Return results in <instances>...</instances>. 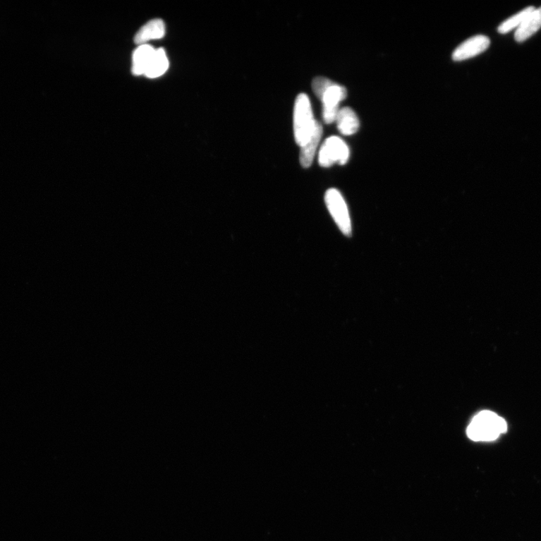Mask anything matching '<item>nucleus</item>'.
Here are the masks:
<instances>
[{"label":"nucleus","instance_id":"1","mask_svg":"<svg viewBox=\"0 0 541 541\" xmlns=\"http://www.w3.org/2000/svg\"><path fill=\"white\" fill-rule=\"evenodd\" d=\"M506 421L489 411H483L471 421L467 430L469 439L475 442H492L506 432Z\"/></svg>","mask_w":541,"mask_h":541},{"label":"nucleus","instance_id":"2","mask_svg":"<svg viewBox=\"0 0 541 541\" xmlns=\"http://www.w3.org/2000/svg\"><path fill=\"white\" fill-rule=\"evenodd\" d=\"M317 121L308 95H299L295 102L293 128L298 145L303 146L312 135Z\"/></svg>","mask_w":541,"mask_h":541},{"label":"nucleus","instance_id":"3","mask_svg":"<svg viewBox=\"0 0 541 541\" xmlns=\"http://www.w3.org/2000/svg\"><path fill=\"white\" fill-rule=\"evenodd\" d=\"M350 157V150L346 143L338 136H331L321 146L319 152L320 166L329 168L334 164L344 165Z\"/></svg>","mask_w":541,"mask_h":541},{"label":"nucleus","instance_id":"4","mask_svg":"<svg viewBox=\"0 0 541 541\" xmlns=\"http://www.w3.org/2000/svg\"><path fill=\"white\" fill-rule=\"evenodd\" d=\"M325 201L329 213L341 233L350 236L352 233L350 214L347 203L341 193L336 189H329L326 193Z\"/></svg>","mask_w":541,"mask_h":541},{"label":"nucleus","instance_id":"5","mask_svg":"<svg viewBox=\"0 0 541 541\" xmlns=\"http://www.w3.org/2000/svg\"><path fill=\"white\" fill-rule=\"evenodd\" d=\"M347 96L346 88L336 83H333L325 90L320 99L323 104V118L326 123L336 122L340 109V102L346 99Z\"/></svg>","mask_w":541,"mask_h":541},{"label":"nucleus","instance_id":"6","mask_svg":"<svg viewBox=\"0 0 541 541\" xmlns=\"http://www.w3.org/2000/svg\"><path fill=\"white\" fill-rule=\"evenodd\" d=\"M490 40L486 36L471 37L458 45L453 53L454 61H463L472 59L488 49Z\"/></svg>","mask_w":541,"mask_h":541},{"label":"nucleus","instance_id":"7","mask_svg":"<svg viewBox=\"0 0 541 541\" xmlns=\"http://www.w3.org/2000/svg\"><path fill=\"white\" fill-rule=\"evenodd\" d=\"M165 33L166 26L164 20L154 19L147 22L137 32L134 42L137 44H145L149 41L162 39Z\"/></svg>","mask_w":541,"mask_h":541},{"label":"nucleus","instance_id":"8","mask_svg":"<svg viewBox=\"0 0 541 541\" xmlns=\"http://www.w3.org/2000/svg\"><path fill=\"white\" fill-rule=\"evenodd\" d=\"M322 135H323V126L317 121L312 135L300 147V164L304 168H308L312 164Z\"/></svg>","mask_w":541,"mask_h":541},{"label":"nucleus","instance_id":"9","mask_svg":"<svg viewBox=\"0 0 541 541\" xmlns=\"http://www.w3.org/2000/svg\"><path fill=\"white\" fill-rule=\"evenodd\" d=\"M541 28V7L535 8L517 28L514 39L518 42H523L530 38Z\"/></svg>","mask_w":541,"mask_h":541},{"label":"nucleus","instance_id":"10","mask_svg":"<svg viewBox=\"0 0 541 541\" xmlns=\"http://www.w3.org/2000/svg\"><path fill=\"white\" fill-rule=\"evenodd\" d=\"M336 122L339 130L344 135H354L358 133L360 126L358 115L349 107L339 109Z\"/></svg>","mask_w":541,"mask_h":541},{"label":"nucleus","instance_id":"11","mask_svg":"<svg viewBox=\"0 0 541 541\" xmlns=\"http://www.w3.org/2000/svg\"><path fill=\"white\" fill-rule=\"evenodd\" d=\"M156 49L150 44H142L138 47L133 54L132 73L135 75H145L147 68L151 63Z\"/></svg>","mask_w":541,"mask_h":541},{"label":"nucleus","instance_id":"12","mask_svg":"<svg viewBox=\"0 0 541 541\" xmlns=\"http://www.w3.org/2000/svg\"><path fill=\"white\" fill-rule=\"evenodd\" d=\"M169 66V63L165 50L164 49H156L145 75L150 78L162 76L168 71Z\"/></svg>","mask_w":541,"mask_h":541},{"label":"nucleus","instance_id":"13","mask_svg":"<svg viewBox=\"0 0 541 541\" xmlns=\"http://www.w3.org/2000/svg\"><path fill=\"white\" fill-rule=\"evenodd\" d=\"M535 9V8L533 6H528L520 11L519 13L506 19L499 27V32L505 34L511 32L515 28H519L527 17L530 15Z\"/></svg>","mask_w":541,"mask_h":541},{"label":"nucleus","instance_id":"14","mask_svg":"<svg viewBox=\"0 0 541 541\" xmlns=\"http://www.w3.org/2000/svg\"><path fill=\"white\" fill-rule=\"evenodd\" d=\"M334 82L324 77H317L315 78L312 83V88L315 95L320 99L324 94L325 90L329 87Z\"/></svg>","mask_w":541,"mask_h":541}]
</instances>
